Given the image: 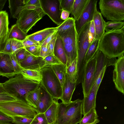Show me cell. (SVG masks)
Instances as JSON below:
<instances>
[{
    "mask_svg": "<svg viewBox=\"0 0 124 124\" xmlns=\"http://www.w3.org/2000/svg\"><path fill=\"white\" fill-rule=\"evenodd\" d=\"M113 73V80L116 88L124 94V56L116 59L114 64Z\"/></svg>",
    "mask_w": 124,
    "mask_h": 124,
    "instance_id": "obj_13",
    "label": "cell"
},
{
    "mask_svg": "<svg viewBox=\"0 0 124 124\" xmlns=\"http://www.w3.org/2000/svg\"><path fill=\"white\" fill-rule=\"evenodd\" d=\"M98 91L93 86L88 95L82 100V115H84L91 109L96 107V98Z\"/></svg>",
    "mask_w": 124,
    "mask_h": 124,
    "instance_id": "obj_19",
    "label": "cell"
},
{
    "mask_svg": "<svg viewBox=\"0 0 124 124\" xmlns=\"http://www.w3.org/2000/svg\"><path fill=\"white\" fill-rule=\"evenodd\" d=\"M40 71L42 77L40 85L54 99L58 100L60 99L62 94V87L51 65L42 68Z\"/></svg>",
    "mask_w": 124,
    "mask_h": 124,
    "instance_id": "obj_6",
    "label": "cell"
},
{
    "mask_svg": "<svg viewBox=\"0 0 124 124\" xmlns=\"http://www.w3.org/2000/svg\"><path fill=\"white\" fill-rule=\"evenodd\" d=\"M116 59L115 58L108 57L99 50L97 54L93 85L94 84L102 69L105 67L114 66Z\"/></svg>",
    "mask_w": 124,
    "mask_h": 124,
    "instance_id": "obj_16",
    "label": "cell"
},
{
    "mask_svg": "<svg viewBox=\"0 0 124 124\" xmlns=\"http://www.w3.org/2000/svg\"><path fill=\"white\" fill-rule=\"evenodd\" d=\"M58 34L56 31L48 36L43 41L41 46H43L48 44L54 38L57 37Z\"/></svg>",
    "mask_w": 124,
    "mask_h": 124,
    "instance_id": "obj_47",
    "label": "cell"
},
{
    "mask_svg": "<svg viewBox=\"0 0 124 124\" xmlns=\"http://www.w3.org/2000/svg\"><path fill=\"white\" fill-rule=\"evenodd\" d=\"M99 50L110 58H116L124 55V27L105 32L100 41Z\"/></svg>",
    "mask_w": 124,
    "mask_h": 124,
    "instance_id": "obj_1",
    "label": "cell"
},
{
    "mask_svg": "<svg viewBox=\"0 0 124 124\" xmlns=\"http://www.w3.org/2000/svg\"><path fill=\"white\" fill-rule=\"evenodd\" d=\"M21 74L29 79L39 83L41 81L42 77L40 70L23 69Z\"/></svg>",
    "mask_w": 124,
    "mask_h": 124,
    "instance_id": "obj_30",
    "label": "cell"
},
{
    "mask_svg": "<svg viewBox=\"0 0 124 124\" xmlns=\"http://www.w3.org/2000/svg\"><path fill=\"white\" fill-rule=\"evenodd\" d=\"M43 60L45 62L44 66L53 64H59L62 63L54 54L48 55Z\"/></svg>",
    "mask_w": 124,
    "mask_h": 124,
    "instance_id": "obj_39",
    "label": "cell"
},
{
    "mask_svg": "<svg viewBox=\"0 0 124 124\" xmlns=\"http://www.w3.org/2000/svg\"><path fill=\"white\" fill-rule=\"evenodd\" d=\"M88 1L89 0H74L71 13L75 21L80 16Z\"/></svg>",
    "mask_w": 124,
    "mask_h": 124,
    "instance_id": "obj_26",
    "label": "cell"
},
{
    "mask_svg": "<svg viewBox=\"0 0 124 124\" xmlns=\"http://www.w3.org/2000/svg\"><path fill=\"white\" fill-rule=\"evenodd\" d=\"M2 52L10 54L12 53L11 46L9 39H7L5 47Z\"/></svg>",
    "mask_w": 124,
    "mask_h": 124,
    "instance_id": "obj_49",
    "label": "cell"
},
{
    "mask_svg": "<svg viewBox=\"0 0 124 124\" xmlns=\"http://www.w3.org/2000/svg\"><path fill=\"white\" fill-rule=\"evenodd\" d=\"M62 10L71 13L74 0H59Z\"/></svg>",
    "mask_w": 124,
    "mask_h": 124,
    "instance_id": "obj_38",
    "label": "cell"
},
{
    "mask_svg": "<svg viewBox=\"0 0 124 124\" xmlns=\"http://www.w3.org/2000/svg\"><path fill=\"white\" fill-rule=\"evenodd\" d=\"M53 54L62 63L66 65L67 60L63 41L61 38L58 34L55 42Z\"/></svg>",
    "mask_w": 124,
    "mask_h": 124,
    "instance_id": "obj_24",
    "label": "cell"
},
{
    "mask_svg": "<svg viewBox=\"0 0 124 124\" xmlns=\"http://www.w3.org/2000/svg\"><path fill=\"white\" fill-rule=\"evenodd\" d=\"M55 27L48 28L28 35L27 38L38 43L40 46L45 40L50 35L55 32Z\"/></svg>",
    "mask_w": 124,
    "mask_h": 124,
    "instance_id": "obj_22",
    "label": "cell"
},
{
    "mask_svg": "<svg viewBox=\"0 0 124 124\" xmlns=\"http://www.w3.org/2000/svg\"><path fill=\"white\" fill-rule=\"evenodd\" d=\"M0 111L12 118L21 116L33 119L38 114L36 108L26 101L18 99L0 102Z\"/></svg>",
    "mask_w": 124,
    "mask_h": 124,
    "instance_id": "obj_4",
    "label": "cell"
},
{
    "mask_svg": "<svg viewBox=\"0 0 124 124\" xmlns=\"http://www.w3.org/2000/svg\"><path fill=\"white\" fill-rule=\"evenodd\" d=\"M14 124H30L33 119H29L21 116H16L13 118Z\"/></svg>",
    "mask_w": 124,
    "mask_h": 124,
    "instance_id": "obj_42",
    "label": "cell"
},
{
    "mask_svg": "<svg viewBox=\"0 0 124 124\" xmlns=\"http://www.w3.org/2000/svg\"><path fill=\"white\" fill-rule=\"evenodd\" d=\"M19 64L23 69L40 70L41 69L45 66V62L42 57L31 54L20 62Z\"/></svg>",
    "mask_w": 124,
    "mask_h": 124,
    "instance_id": "obj_17",
    "label": "cell"
},
{
    "mask_svg": "<svg viewBox=\"0 0 124 124\" xmlns=\"http://www.w3.org/2000/svg\"><path fill=\"white\" fill-rule=\"evenodd\" d=\"M75 20L72 17L69 18L59 26L56 30L58 34L62 33L70 29L75 25Z\"/></svg>",
    "mask_w": 124,
    "mask_h": 124,
    "instance_id": "obj_34",
    "label": "cell"
},
{
    "mask_svg": "<svg viewBox=\"0 0 124 124\" xmlns=\"http://www.w3.org/2000/svg\"><path fill=\"white\" fill-rule=\"evenodd\" d=\"M95 108H92L84 115L79 123V124H91L97 120L98 116L97 115Z\"/></svg>",
    "mask_w": 124,
    "mask_h": 124,
    "instance_id": "obj_33",
    "label": "cell"
},
{
    "mask_svg": "<svg viewBox=\"0 0 124 124\" xmlns=\"http://www.w3.org/2000/svg\"><path fill=\"white\" fill-rule=\"evenodd\" d=\"M59 103L58 100L54 99L51 105L44 113L49 124H55V123Z\"/></svg>",
    "mask_w": 124,
    "mask_h": 124,
    "instance_id": "obj_25",
    "label": "cell"
},
{
    "mask_svg": "<svg viewBox=\"0 0 124 124\" xmlns=\"http://www.w3.org/2000/svg\"><path fill=\"white\" fill-rule=\"evenodd\" d=\"M70 14L68 12L62 10L61 15V19L64 20H66L69 18Z\"/></svg>",
    "mask_w": 124,
    "mask_h": 124,
    "instance_id": "obj_54",
    "label": "cell"
},
{
    "mask_svg": "<svg viewBox=\"0 0 124 124\" xmlns=\"http://www.w3.org/2000/svg\"><path fill=\"white\" fill-rule=\"evenodd\" d=\"M89 32L90 40L91 42L92 40L94 39L95 36V29L93 20L90 23Z\"/></svg>",
    "mask_w": 124,
    "mask_h": 124,
    "instance_id": "obj_45",
    "label": "cell"
},
{
    "mask_svg": "<svg viewBox=\"0 0 124 124\" xmlns=\"http://www.w3.org/2000/svg\"><path fill=\"white\" fill-rule=\"evenodd\" d=\"M27 36L16 23L12 26L9 30L7 39H14L22 41Z\"/></svg>",
    "mask_w": 124,
    "mask_h": 124,
    "instance_id": "obj_28",
    "label": "cell"
},
{
    "mask_svg": "<svg viewBox=\"0 0 124 124\" xmlns=\"http://www.w3.org/2000/svg\"><path fill=\"white\" fill-rule=\"evenodd\" d=\"M99 8L102 16L107 20H124V0H100Z\"/></svg>",
    "mask_w": 124,
    "mask_h": 124,
    "instance_id": "obj_8",
    "label": "cell"
},
{
    "mask_svg": "<svg viewBox=\"0 0 124 124\" xmlns=\"http://www.w3.org/2000/svg\"><path fill=\"white\" fill-rule=\"evenodd\" d=\"M45 15L41 8L27 6L19 13L16 24L22 31L27 34Z\"/></svg>",
    "mask_w": 124,
    "mask_h": 124,
    "instance_id": "obj_7",
    "label": "cell"
},
{
    "mask_svg": "<svg viewBox=\"0 0 124 124\" xmlns=\"http://www.w3.org/2000/svg\"><path fill=\"white\" fill-rule=\"evenodd\" d=\"M48 44L41 46L40 56L42 57L43 59L48 55Z\"/></svg>",
    "mask_w": 124,
    "mask_h": 124,
    "instance_id": "obj_51",
    "label": "cell"
},
{
    "mask_svg": "<svg viewBox=\"0 0 124 124\" xmlns=\"http://www.w3.org/2000/svg\"><path fill=\"white\" fill-rule=\"evenodd\" d=\"M41 46L37 45L24 47L31 54L36 56H40Z\"/></svg>",
    "mask_w": 124,
    "mask_h": 124,
    "instance_id": "obj_43",
    "label": "cell"
},
{
    "mask_svg": "<svg viewBox=\"0 0 124 124\" xmlns=\"http://www.w3.org/2000/svg\"><path fill=\"white\" fill-rule=\"evenodd\" d=\"M41 91L40 85L27 94L26 101L27 102L34 108H36L39 103Z\"/></svg>",
    "mask_w": 124,
    "mask_h": 124,
    "instance_id": "obj_27",
    "label": "cell"
},
{
    "mask_svg": "<svg viewBox=\"0 0 124 124\" xmlns=\"http://www.w3.org/2000/svg\"><path fill=\"white\" fill-rule=\"evenodd\" d=\"M6 93L3 88L2 83H0V93Z\"/></svg>",
    "mask_w": 124,
    "mask_h": 124,
    "instance_id": "obj_56",
    "label": "cell"
},
{
    "mask_svg": "<svg viewBox=\"0 0 124 124\" xmlns=\"http://www.w3.org/2000/svg\"><path fill=\"white\" fill-rule=\"evenodd\" d=\"M41 8L46 14L58 25L64 20H62L61 16L62 10L59 0H40Z\"/></svg>",
    "mask_w": 124,
    "mask_h": 124,
    "instance_id": "obj_10",
    "label": "cell"
},
{
    "mask_svg": "<svg viewBox=\"0 0 124 124\" xmlns=\"http://www.w3.org/2000/svg\"><path fill=\"white\" fill-rule=\"evenodd\" d=\"M0 124H14L12 122H0Z\"/></svg>",
    "mask_w": 124,
    "mask_h": 124,
    "instance_id": "obj_57",
    "label": "cell"
},
{
    "mask_svg": "<svg viewBox=\"0 0 124 124\" xmlns=\"http://www.w3.org/2000/svg\"><path fill=\"white\" fill-rule=\"evenodd\" d=\"M10 55L16 75L21 73L23 68L21 67L18 61L15 54L12 53L10 54Z\"/></svg>",
    "mask_w": 124,
    "mask_h": 124,
    "instance_id": "obj_40",
    "label": "cell"
},
{
    "mask_svg": "<svg viewBox=\"0 0 124 124\" xmlns=\"http://www.w3.org/2000/svg\"><path fill=\"white\" fill-rule=\"evenodd\" d=\"M11 46L12 53L16 54L24 47L22 41L14 39H9Z\"/></svg>",
    "mask_w": 124,
    "mask_h": 124,
    "instance_id": "obj_36",
    "label": "cell"
},
{
    "mask_svg": "<svg viewBox=\"0 0 124 124\" xmlns=\"http://www.w3.org/2000/svg\"><path fill=\"white\" fill-rule=\"evenodd\" d=\"M7 1V0H0V11L4 8Z\"/></svg>",
    "mask_w": 124,
    "mask_h": 124,
    "instance_id": "obj_55",
    "label": "cell"
},
{
    "mask_svg": "<svg viewBox=\"0 0 124 124\" xmlns=\"http://www.w3.org/2000/svg\"><path fill=\"white\" fill-rule=\"evenodd\" d=\"M58 34L62 40L67 58V67L77 57L78 34L75 25L70 29Z\"/></svg>",
    "mask_w": 124,
    "mask_h": 124,
    "instance_id": "obj_9",
    "label": "cell"
},
{
    "mask_svg": "<svg viewBox=\"0 0 124 124\" xmlns=\"http://www.w3.org/2000/svg\"><path fill=\"white\" fill-rule=\"evenodd\" d=\"M30 124H49L44 113L38 114Z\"/></svg>",
    "mask_w": 124,
    "mask_h": 124,
    "instance_id": "obj_37",
    "label": "cell"
},
{
    "mask_svg": "<svg viewBox=\"0 0 124 124\" xmlns=\"http://www.w3.org/2000/svg\"><path fill=\"white\" fill-rule=\"evenodd\" d=\"M16 75L10 54L0 52V76L9 78Z\"/></svg>",
    "mask_w": 124,
    "mask_h": 124,
    "instance_id": "obj_15",
    "label": "cell"
},
{
    "mask_svg": "<svg viewBox=\"0 0 124 124\" xmlns=\"http://www.w3.org/2000/svg\"><path fill=\"white\" fill-rule=\"evenodd\" d=\"M76 86V83L71 82L66 73L65 80L62 87V94L60 99L62 102L68 103L71 101L72 95Z\"/></svg>",
    "mask_w": 124,
    "mask_h": 124,
    "instance_id": "obj_18",
    "label": "cell"
},
{
    "mask_svg": "<svg viewBox=\"0 0 124 124\" xmlns=\"http://www.w3.org/2000/svg\"><path fill=\"white\" fill-rule=\"evenodd\" d=\"M98 52L85 67L82 83L84 97L88 95L93 85Z\"/></svg>",
    "mask_w": 124,
    "mask_h": 124,
    "instance_id": "obj_11",
    "label": "cell"
},
{
    "mask_svg": "<svg viewBox=\"0 0 124 124\" xmlns=\"http://www.w3.org/2000/svg\"><path fill=\"white\" fill-rule=\"evenodd\" d=\"M16 58L19 63L25 60L27 57L31 54L24 47L15 54Z\"/></svg>",
    "mask_w": 124,
    "mask_h": 124,
    "instance_id": "obj_41",
    "label": "cell"
},
{
    "mask_svg": "<svg viewBox=\"0 0 124 124\" xmlns=\"http://www.w3.org/2000/svg\"><path fill=\"white\" fill-rule=\"evenodd\" d=\"M26 4L27 6H34L41 8L40 0H26Z\"/></svg>",
    "mask_w": 124,
    "mask_h": 124,
    "instance_id": "obj_52",
    "label": "cell"
},
{
    "mask_svg": "<svg viewBox=\"0 0 124 124\" xmlns=\"http://www.w3.org/2000/svg\"><path fill=\"white\" fill-rule=\"evenodd\" d=\"M107 67H104L101 70L94 84L93 85L94 86L95 89L97 91L98 90Z\"/></svg>",
    "mask_w": 124,
    "mask_h": 124,
    "instance_id": "obj_44",
    "label": "cell"
},
{
    "mask_svg": "<svg viewBox=\"0 0 124 124\" xmlns=\"http://www.w3.org/2000/svg\"><path fill=\"white\" fill-rule=\"evenodd\" d=\"M16 99L6 93H0V102L14 100Z\"/></svg>",
    "mask_w": 124,
    "mask_h": 124,
    "instance_id": "obj_46",
    "label": "cell"
},
{
    "mask_svg": "<svg viewBox=\"0 0 124 124\" xmlns=\"http://www.w3.org/2000/svg\"><path fill=\"white\" fill-rule=\"evenodd\" d=\"M98 1L89 0L84 10L78 19L75 21V26L78 34L86 24L93 20L95 13L97 10Z\"/></svg>",
    "mask_w": 124,
    "mask_h": 124,
    "instance_id": "obj_12",
    "label": "cell"
},
{
    "mask_svg": "<svg viewBox=\"0 0 124 124\" xmlns=\"http://www.w3.org/2000/svg\"><path fill=\"white\" fill-rule=\"evenodd\" d=\"M90 23L85 25L78 34L77 81V84L78 85L82 83V82L86 64L85 62V56L91 43L90 40L89 32Z\"/></svg>",
    "mask_w": 124,
    "mask_h": 124,
    "instance_id": "obj_5",
    "label": "cell"
},
{
    "mask_svg": "<svg viewBox=\"0 0 124 124\" xmlns=\"http://www.w3.org/2000/svg\"><path fill=\"white\" fill-rule=\"evenodd\" d=\"M22 42L24 47L34 46L39 45L40 46L38 43L30 40L27 38Z\"/></svg>",
    "mask_w": 124,
    "mask_h": 124,
    "instance_id": "obj_48",
    "label": "cell"
},
{
    "mask_svg": "<svg viewBox=\"0 0 124 124\" xmlns=\"http://www.w3.org/2000/svg\"><path fill=\"white\" fill-rule=\"evenodd\" d=\"M100 41V40L94 39L92 42L85 56V62L86 64L99 50Z\"/></svg>",
    "mask_w": 124,
    "mask_h": 124,
    "instance_id": "obj_31",
    "label": "cell"
},
{
    "mask_svg": "<svg viewBox=\"0 0 124 124\" xmlns=\"http://www.w3.org/2000/svg\"><path fill=\"white\" fill-rule=\"evenodd\" d=\"M13 119L12 118L7 116L0 111V122H12Z\"/></svg>",
    "mask_w": 124,
    "mask_h": 124,
    "instance_id": "obj_50",
    "label": "cell"
},
{
    "mask_svg": "<svg viewBox=\"0 0 124 124\" xmlns=\"http://www.w3.org/2000/svg\"><path fill=\"white\" fill-rule=\"evenodd\" d=\"M93 20L95 29L94 39L101 40L105 32L106 22L104 20L100 12L97 10L94 15Z\"/></svg>",
    "mask_w": 124,
    "mask_h": 124,
    "instance_id": "obj_21",
    "label": "cell"
},
{
    "mask_svg": "<svg viewBox=\"0 0 124 124\" xmlns=\"http://www.w3.org/2000/svg\"><path fill=\"white\" fill-rule=\"evenodd\" d=\"M124 27V23L122 21H109L106 22L105 32L117 30Z\"/></svg>",
    "mask_w": 124,
    "mask_h": 124,
    "instance_id": "obj_35",
    "label": "cell"
},
{
    "mask_svg": "<svg viewBox=\"0 0 124 124\" xmlns=\"http://www.w3.org/2000/svg\"><path fill=\"white\" fill-rule=\"evenodd\" d=\"M2 84L6 93L16 99L26 101L28 93L40 85V83L29 79L21 73L16 75L14 77L10 78Z\"/></svg>",
    "mask_w": 124,
    "mask_h": 124,
    "instance_id": "obj_2",
    "label": "cell"
},
{
    "mask_svg": "<svg viewBox=\"0 0 124 124\" xmlns=\"http://www.w3.org/2000/svg\"><path fill=\"white\" fill-rule=\"evenodd\" d=\"M77 57L67 67H66V73L70 81L73 83H77Z\"/></svg>",
    "mask_w": 124,
    "mask_h": 124,
    "instance_id": "obj_32",
    "label": "cell"
},
{
    "mask_svg": "<svg viewBox=\"0 0 124 124\" xmlns=\"http://www.w3.org/2000/svg\"><path fill=\"white\" fill-rule=\"evenodd\" d=\"M26 0H8L9 8L11 17L17 19L21 12L27 6Z\"/></svg>",
    "mask_w": 124,
    "mask_h": 124,
    "instance_id": "obj_23",
    "label": "cell"
},
{
    "mask_svg": "<svg viewBox=\"0 0 124 124\" xmlns=\"http://www.w3.org/2000/svg\"><path fill=\"white\" fill-rule=\"evenodd\" d=\"M40 86L41 91L40 101L36 108L38 113H45L51 105L54 100L52 96Z\"/></svg>",
    "mask_w": 124,
    "mask_h": 124,
    "instance_id": "obj_20",
    "label": "cell"
},
{
    "mask_svg": "<svg viewBox=\"0 0 124 124\" xmlns=\"http://www.w3.org/2000/svg\"><path fill=\"white\" fill-rule=\"evenodd\" d=\"M100 121V120L98 119L97 120L95 121L94 122L91 123V124H88L87 123L85 124H96L97 123H98Z\"/></svg>",
    "mask_w": 124,
    "mask_h": 124,
    "instance_id": "obj_58",
    "label": "cell"
},
{
    "mask_svg": "<svg viewBox=\"0 0 124 124\" xmlns=\"http://www.w3.org/2000/svg\"><path fill=\"white\" fill-rule=\"evenodd\" d=\"M83 100L77 99L68 103H59L55 124H77L82 119Z\"/></svg>",
    "mask_w": 124,
    "mask_h": 124,
    "instance_id": "obj_3",
    "label": "cell"
},
{
    "mask_svg": "<svg viewBox=\"0 0 124 124\" xmlns=\"http://www.w3.org/2000/svg\"><path fill=\"white\" fill-rule=\"evenodd\" d=\"M56 37L52 40L48 44V55L53 54V51Z\"/></svg>",
    "mask_w": 124,
    "mask_h": 124,
    "instance_id": "obj_53",
    "label": "cell"
},
{
    "mask_svg": "<svg viewBox=\"0 0 124 124\" xmlns=\"http://www.w3.org/2000/svg\"><path fill=\"white\" fill-rule=\"evenodd\" d=\"M54 73L59 80L62 87L63 86L66 74V65L62 63L51 65Z\"/></svg>",
    "mask_w": 124,
    "mask_h": 124,
    "instance_id": "obj_29",
    "label": "cell"
},
{
    "mask_svg": "<svg viewBox=\"0 0 124 124\" xmlns=\"http://www.w3.org/2000/svg\"><path fill=\"white\" fill-rule=\"evenodd\" d=\"M8 15L6 11H0V52H2L8 38L9 29Z\"/></svg>",
    "mask_w": 124,
    "mask_h": 124,
    "instance_id": "obj_14",
    "label": "cell"
}]
</instances>
